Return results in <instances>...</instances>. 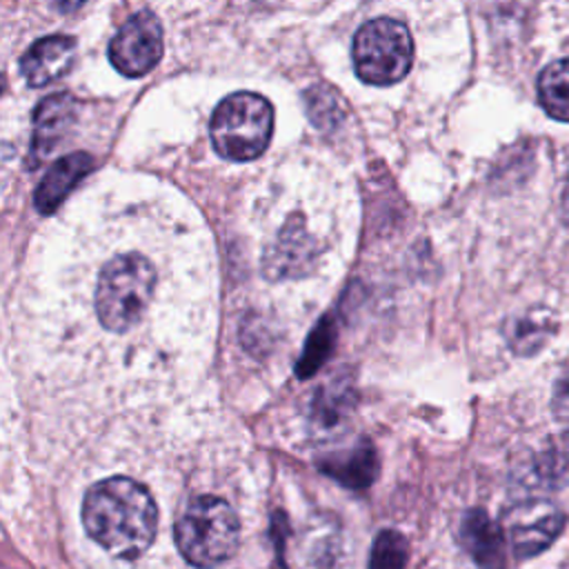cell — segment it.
Masks as SVG:
<instances>
[{"mask_svg": "<svg viewBox=\"0 0 569 569\" xmlns=\"http://www.w3.org/2000/svg\"><path fill=\"white\" fill-rule=\"evenodd\" d=\"M562 211H565V218L569 222V178H567V184L562 189Z\"/></svg>", "mask_w": 569, "mask_h": 569, "instance_id": "18", "label": "cell"}, {"mask_svg": "<svg viewBox=\"0 0 569 569\" xmlns=\"http://www.w3.org/2000/svg\"><path fill=\"white\" fill-rule=\"evenodd\" d=\"M238 538V516L218 496L193 498L176 522V542L182 558L202 569L224 562L236 551Z\"/></svg>", "mask_w": 569, "mask_h": 569, "instance_id": "3", "label": "cell"}, {"mask_svg": "<svg viewBox=\"0 0 569 569\" xmlns=\"http://www.w3.org/2000/svg\"><path fill=\"white\" fill-rule=\"evenodd\" d=\"M460 538L478 569H507L502 529L482 509H469L462 516Z\"/></svg>", "mask_w": 569, "mask_h": 569, "instance_id": "10", "label": "cell"}, {"mask_svg": "<svg viewBox=\"0 0 569 569\" xmlns=\"http://www.w3.org/2000/svg\"><path fill=\"white\" fill-rule=\"evenodd\" d=\"M158 291V269L140 251L111 256L96 280L93 309L98 322L116 336L129 333L147 316Z\"/></svg>", "mask_w": 569, "mask_h": 569, "instance_id": "2", "label": "cell"}, {"mask_svg": "<svg viewBox=\"0 0 569 569\" xmlns=\"http://www.w3.org/2000/svg\"><path fill=\"white\" fill-rule=\"evenodd\" d=\"M320 469L349 489H367L378 476V456L369 442L320 460Z\"/></svg>", "mask_w": 569, "mask_h": 569, "instance_id": "12", "label": "cell"}, {"mask_svg": "<svg viewBox=\"0 0 569 569\" xmlns=\"http://www.w3.org/2000/svg\"><path fill=\"white\" fill-rule=\"evenodd\" d=\"M76 40L67 33L38 38L20 58V71L29 87H44L62 78L73 62Z\"/></svg>", "mask_w": 569, "mask_h": 569, "instance_id": "9", "label": "cell"}, {"mask_svg": "<svg viewBox=\"0 0 569 569\" xmlns=\"http://www.w3.org/2000/svg\"><path fill=\"white\" fill-rule=\"evenodd\" d=\"M78 104L71 93H51L33 111V136L29 149V164L38 167L62 142L76 120Z\"/></svg>", "mask_w": 569, "mask_h": 569, "instance_id": "8", "label": "cell"}, {"mask_svg": "<svg viewBox=\"0 0 569 569\" xmlns=\"http://www.w3.org/2000/svg\"><path fill=\"white\" fill-rule=\"evenodd\" d=\"M538 100L551 118L569 122V58L553 60L540 71Z\"/></svg>", "mask_w": 569, "mask_h": 569, "instance_id": "14", "label": "cell"}, {"mask_svg": "<svg viewBox=\"0 0 569 569\" xmlns=\"http://www.w3.org/2000/svg\"><path fill=\"white\" fill-rule=\"evenodd\" d=\"M407 556H409V545L405 536L393 529H385L373 540L369 569H405Z\"/></svg>", "mask_w": 569, "mask_h": 569, "instance_id": "15", "label": "cell"}, {"mask_svg": "<svg viewBox=\"0 0 569 569\" xmlns=\"http://www.w3.org/2000/svg\"><path fill=\"white\" fill-rule=\"evenodd\" d=\"M273 131V107L258 93L238 91L227 96L211 116L209 136L224 160L247 162L258 158Z\"/></svg>", "mask_w": 569, "mask_h": 569, "instance_id": "4", "label": "cell"}, {"mask_svg": "<svg viewBox=\"0 0 569 569\" xmlns=\"http://www.w3.org/2000/svg\"><path fill=\"white\" fill-rule=\"evenodd\" d=\"M553 405H556L560 416H569V371L562 373V378H558Z\"/></svg>", "mask_w": 569, "mask_h": 569, "instance_id": "17", "label": "cell"}, {"mask_svg": "<svg viewBox=\"0 0 569 569\" xmlns=\"http://www.w3.org/2000/svg\"><path fill=\"white\" fill-rule=\"evenodd\" d=\"M93 169V158L87 151H73L51 164L33 193V204L42 216H51L71 189Z\"/></svg>", "mask_w": 569, "mask_h": 569, "instance_id": "11", "label": "cell"}, {"mask_svg": "<svg viewBox=\"0 0 569 569\" xmlns=\"http://www.w3.org/2000/svg\"><path fill=\"white\" fill-rule=\"evenodd\" d=\"M331 342H333V327H331L329 318H325L311 331V336L307 340V347H305V351H302V356L296 365V373L300 378H309L325 362V358L329 356Z\"/></svg>", "mask_w": 569, "mask_h": 569, "instance_id": "16", "label": "cell"}, {"mask_svg": "<svg viewBox=\"0 0 569 569\" xmlns=\"http://www.w3.org/2000/svg\"><path fill=\"white\" fill-rule=\"evenodd\" d=\"M556 331V320L547 309H533L518 318H511L505 327L507 340L516 353L531 356L540 347L547 345V340Z\"/></svg>", "mask_w": 569, "mask_h": 569, "instance_id": "13", "label": "cell"}, {"mask_svg": "<svg viewBox=\"0 0 569 569\" xmlns=\"http://www.w3.org/2000/svg\"><path fill=\"white\" fill-rule=\"evenodd\" d=\"M87 533L111 556L131 560L149 549L158 529V507L140 482L113 476L89 487L82 500Z\"/></svg>", "mask_w": 569, "mask_h": 569, "instance_id": "1", "label": "cell"}, {"mask_svg": "<svg viewBox=\"0 0 569 569\" xmlns=\"http://www.w3.org/2000/svg\"><path fill=\"white\" fill-rule=\"evenodd\" d=\"M353 69L373 87H389L402 80L413 60V40L405 22L396 18H371L353 36Z\"/></svg>", "mask_w": 569, "mask_h": 569, "instance_id": "5", "label": "cell"}, {"mask_svg": "<svg viewBox=\"0 0 569 569\" xmlns=\"http://www.w3.org/2000/svg\"><path fill=\"white\" fill-rule=\"evenodd\" d=\"M509 542L518 558L545 551L562 531L565 513L547 500H529L509 509L505 516Z\"/></svg>", "mask_w": 569, "mask_h": 569, "instance_id": "7", "label": "cell"}, {"mask_svg": "<svg viewBox=\"0 0 569 569\" xmlns=\"http://www.w3.org/2000/svg\"><path fill=\"white\" fill-rule=\"evenodd\" d=\"M109 62L127 78L149 73L162 56V27L153 11H136L109 42Z\"/></svg>", "mask_w": 569, "mask_h": 569, "instance_id": "6", "label": "cell"}]
</instances>
